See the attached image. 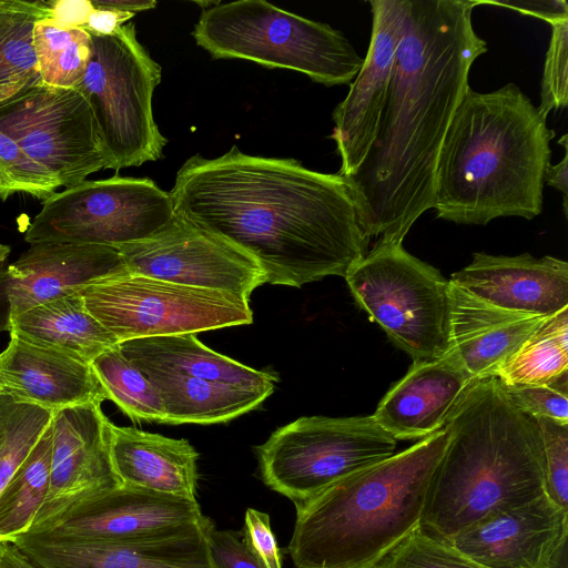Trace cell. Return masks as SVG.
I'll return each instance as SVG.
<instances>
[{"instance_id": "32", "label": "cell", "mask_w": 568, "mask_h": 568, "mask_svg": "<svg viewBox=\"0 0 568 568\" xmlns=\"http://www.w3.org/2000/svg\"><path fill=\"white\" fill-rule=\"evenodd\" d=\"M33 49L43 84L74 89L90 59L91 37L82 28H61L44 18L34 24Z\"/></svg>"}, {"instance_id": "24", "label": "cell", "mask_w": 568, "mask_h": 568, "mask_svg": "<svg viewBox=\"0 0 568 568\" xmlns=\"http://www.w3.org/2000/svg\"><path fill=\"white\" fill-rule=\"evenodd\" d=\"M109 449L120 486L196 499L199 453L186 439L111 423Z\"/></svg>"}, {"instance_id": "20", "label": "cell", "mask_w": 568, "mask_h": 568, "mask_svg": "<svg viewBox=\"0 0 568 568\" xmlns=\"http://www.w3.org/2000/svg\"><path fill=\"white\" fill-rule=\"evenodd\" d=\"M497 307L550 316L568 307V263L554 256L473 254L449 280Z\"/></svg>"}, {"instance_id": "41", "label": "cell", "mask_w": 568, "mask_h": 568, "mask_svg": "<svg viewBox=\"0 0 568 568\" xmlns=\"http://www.w3.org/2000/svg\"><path fill=\"white\" fill-rule=\"evenodd\" d=\"M480 4L504 7L520 13L542 19L552 24L568 19V3L564 0H511V1H479Z\"/></svg>"}, {"instance_id": "43", "label": "cell", "mask_w": 568, "mask_h": 568, "mask_svg": "<svg viewBox=\"0 0 568 568\" xmlns=\"http://www.w3.org/2000/svg\"><path fill=\"white\" fill-rule=\"evenodd\" d=\"M133 17L134 13L131 12L106 8H93L82 29L93 34L111 36Z\"/></svg>"}, {"instance_id": "16", "label": "cell", "mask_w": 568, "mask_h": 568, "mask_svg": "<svg viewBox=\"0 0 568 568\" xmlns=\"http://www.w3.org/2000/svg\"><path fill=\"white\" fill-rule=\"evenodd\" d=\"M213 521L205 519L162 537L105 541L24 534L13 542L42 568H216L207 540Z\"/></svg>"}, {"instance_id": "46", "label": "cell", "mask_w": 568, "mask_h": 568, "mask_svg": "<svg viewBox=\"0 0 568 568\" xmlns=\"http://www.w3.org/2000/svg\"><path fill=\"white\" fill-rule=\"evenodd\" d=\"M93 8L114 9L123 12H140L156 7L153 0H91Z\"/></svg>"}, {"instance_id": "42", "label": "cell", "mask_w": 568, "mask_h": 568, "mask_svg": "<svg viewBox=\"0 0 568 568\" xmlns=\"http://www.w3.org/2000/svg\"><path fill=\"white\" fill-rule=\"evenodd\" d=\"M51 9L49 18L61 28H82L93 10L91 0H57L48 1Z\"/></svg>"}, {"instance_id": "40", "label": "cell", "mask_w": 568, "mask_h": 568, "mask_svg": "<svg viewBox=\"0 0 568 568\" xmlns=\"http://www.w3.org/2000/svg\"><path fill=\"white\" fill-rule=\"evenodd\" d=\"M207 540L216 568H264L237 532L216 529L212 524Z\"/></svg>"}, {"instance_id": "30", "label": "cell", "mask_w": 568, "mask_h": 568, "mask_svg": "<svg viewBox=\"0 0 568 568\" xmlns=\"http://www.w3.org/2000/svg\"><path fill=\"white\" fill-rule=\"evenodd\" d=\"M52 452L51 424L0 493V541L30 531L47 497Z\"/></svg>"}, {"instance_id": "47", "label": "cell", "mask_w": 568, "mask_h": 568, "mask_svg": "<svg viewBox=\"0 0 568 568\" xmlns=\"http://www.w3.org/2000/svg\"><path fill=\"white\" fill-rule=\"evenodd\" d=\"M10 253V247L8 245L0 244V267L6 261Z\"/></svg>"}, {"instance_id": "15", "label": "cell", "mask_w": 568, "mask_h": 568, "mask_svg": "<svg viewBox=\"0 0 568 568\" xmlns=\"http://www.w3.org/2000/svg\"><path fill=\"white\" fill-rule=\"evenodd\" d=\"M372 37L363 65L345 99L335 108L332 139L349 176L367 155L378 131L386 101L407 0H371Z\"/></svg>"}, {"instance_id": "13", "label": "cell", "mask_w": 568, "mask_h": 568, "mask_svg": "<svg viewBox=\"0 0 568 568\" xmlns=\"http://www.w3.org/2000/svg\"><path fill=\"white\" fill-rule=\"evenodd\" d=\"M129 273L250 300L265 283L258 263L224 239L175 219L154 235L116 246Z\"/></svg>"}, {"instance_id": "26", "label": "cell", "mask_w": 568, "mask_h": 568, "mask_svg": "<svg viewBox=\"0 0 568 568\" xmlns=\"http://www.w3.org/2000/svg\"><path fill=\"white\" fill-rule=\"evenodd\" d=\"M3 328L10 336L89 364L119 344L118 338L88 311L79 293L16 315Z\"/></svg>"}, {"instance_id": "31", "label": "cell", "mask_w": 568, "mask_h": 568, "mask_svg": "<svg viewBox=\"0 0 568 568\" xmlns=\"http://www.w3.org/2000/svg\"><path fill=\"white\" fill-rule=\"evenodd\" d=\"M90 366L105 399L112 400L133 422L165 423L161 397L149 377L119 349L118 344Z\"/></svg>"}, {"instance_id": "36", "label": "cell", "mask_w": 568, "mask_h": 568, "mask_svg": "<svg viewBox=\"0 0 568 568\" xmlns=\"http://www.w3.org/2000/svg\"><path fill=\"white\" fill-rule=\"evenodd\" d=\"M542 444L545 494L568 510V424L534 418Z\"/></svg>"}, {"instance_id": "10", "label": "cell", "mask_w": 568, "mask_h": 568, "mask_svg": "<svg viewBox=\"0 0 568 568\" xmlns=\"http://www.w3.org/2000/svg\"><path fill=\"white\" fill-rule=\"evenodd\" d=\"M88 311L120 342L248 325V301L125 272L79 292Z\"/></svg>"}, {"instance_id": "12", "label": "cell", "mask_w": 568, "mask_h": 568, "mask_svg": "<svg viewBox=\"0 0 568 568\" xmlns=\"http://www.w3.org/2000/svg\"><path fill=\"white\" fill-rule=\"evenodd\" d=\"M0 131L65 189L105 169L91 108L77 89H22L0 102Z\"/></svg>"}, {"instance_id": "5", "label": "cell", "mask_w": 568, "mask_h": 568, "mask_svg": "<svg viewBox=\"0 0 568 568\" xmlns=\"http://www.w3.org/2000/svg\"><path fill=\"white\" fill-rule=\"evenodd\" d=\"M446 426L326 488L296 509L287 551L296 568H371L418 526Z\"/></svg>"}, {"instance_id": "48", "label": "cell", "mask_w": 568, "mask_h": 568, "mask_svg": "<svg viewBox=\"0 0 568 568\" xmlns=\"http://www.w3.org/2000/svg\"><path fill=\"white\" fill-rule=\"evenodd\" d=\"M0 392H1V386H0Z\"/></svg>"}, {"instance_id": "17", "label": "cell", "mask_w": 568, "mask_h": 568, "mask_svg": "<svg viewBox=\"0 0 568 568\" xmlns=\"http://www.w3.org/2000/svg\"><path fill=\"white\" fill-rule=\"evenodd\" d=\"M128 272L115 246L39 242L0 272L6 323L40 304L79 293L100 280Z\"/></svg>"}, {"instance_id": "35", "label": "cell", "mask_w": 568, "mask_h": 568, "mask_svg": "<svg viewBox=\"0 0 568 568\" xmlns=\"http://www.w3.org/2000/svg\"><path fill=\"white\" fill-rule=\"evenodd\" d=\"M60 186L57 179L31 160L0 131V200L17 192L45 200Z\"/></svg>"}, {"instance_id": "7", "label": "cell", "mask_w": 568, "mask_h": 568, "mask_svg": "<svg viewBox=\"0 0 568 568\" xmlns=\"http://www.w3.org/2000/svg\"><path fill=\"white\" fill-rule=\"evenodd\" d=\"M89 34L90 59L74 89L91 108L105 169L158 161L166 144L152 111L161 67L139 42L132 22L111 36Z\"/></svg>"}, {"instance_id": "8", "label": "cell", "mask_w": 568, "mask_h": 568, "mask_svg": "<svg viewBox=\"0 0 568 568\" xmlns=\"http://www.w3.org/2000/svg\"><path fill=\"white\" fill-rule=\"evenodd\" d=\"M369 416L301 417L255 447L263 483L298 509L335 483L395 454Z\"/></svg>"}, {"instance_id": "22", "label": "cell", "mask_w": 568, "mask_h": 568, "mask_svg": "<svg viewBox=\"0 0 568 568\" xmlns=\"http://www.w3.org/2000/svg\"><path fill=\"white\" fill-rule=\"evenodd\" d=\"M473 382L448 354L415 362L372 416L396 440L424 438L445 426Z\"/></svg>"}, {"instance_id": "18", "label": "cell", "mask_w": 568, "mask_h": 568, "mask_svg": "<svg viewBox=\"0 0 568 568\" xmlns=\"http://www.w3.org/2000/svg\"><path fill=\"white\" fill-rule=\"evenodd\" d=\"M568 534V510L546 494L486 517L450 545L486 568H552Z\"/></svg>"}, {"instance_id": "38", "label": "cell", "mask_w": 568, "mask_h": 568, "mask_svg": "<svg viewBox=\"0 0 568 568\" xmlns=\"http://www.w3.org/2000/svg\"><path fill=\"white\" fill-rule=\"evenodd\" d=\"M503 386L515 406L529 417L568 424V375L547 384Z\"/></svg>"}, {"instance_id": "29", "label": "cell", "mask_w": 568, "mask_h": 568, "mask_svg": "<svg viewBox=\"0 0 568 568\" xmlns=\"http://www.w3.org/2000/svg\"><path fill=\"white\" fill-rule=\"evenodd\" d=\"M568 375V307L546 317L497 372L504 385L547 384Z\"/></svg>"}, {"instance_id": "6", "label": "cell", "mask_w": 568, "mask_h": 568, "mask_svg": "<svg viewBox=\"0 0 568 568\" xmlns=\"http://www.w3.org/2000/svg\"><path fill=\"white\" fill-rule=\"evenodd\" d=\"M203 9L192 36L213 59L288 69L327 87L352 83L363 65L341 31L267 1L217 2Z\"/></svg>"}, {"instance_id": "19", "label": "cell", "mask_w": 568, "mask_h": 568, "mask_svg": "<svg viewBox=\"0 0 568 568\" xmlns=\"http://www.w3.org/2000/svg\"><path fill=\"white\" fill-rule=\"evenodd\" d=\"M205 517L196 499L119 486L84 504L50 529L36 534L105 541L139 540L187 530Z\"/></svg>"}, {"instance_id": "33", "label": "cell", "mask_w": 568, "mask_h": 568, "mask_svg": "<svg viewBox=\"0 0 568 568\" xmlns=\"http://www.w3.org/2000/svg\"><path fill=\"white\" fill-rule=\"evenodd\" d=\"M52 415L0 392V493L50 426Z\"/></svg>"}, {"instance_id": "28", "label": "cell", "mask_w": 568, "mask_h": 568, "mask_svg": "<svg viewBox=\"0 0 568 568\" xmlns=\"http://www.w3.org/2000/svg\"><path fill=\"white\" fill-rule=\"evenodd\" d=\"M50 17L48 1L0 0V102L41 82L33 28Z\"/></svg>"}, {"instance_id": "23", "label": "cell", "mask_w": 568, "mask_h": 568, "mask_svg": "<svg viewBox=\"0 0 568 568\" xmlns=\"http://www.w3.org/2000/svg\"><path fill=\"white\" fill-rule=\"evenodd\" d=\"M1 392L52 413L105 400L89 363L10 336L0 354Z\"/></svg>"}, {"instance_id": "11", "label": "cell", "mask_w": 568, "mask_h": 568, "mask_svg": "<svg viewBox=\"0 0 568 568\" xmlns=\"http://www.w3.org/2000/svg\"><path fill=\"white\" fill-rule=\"evenodd\" d=\"M175 219L169 192L148 178L83 181L42 201L26 242L119 246L145 240Z\"/></svg>"}, {"instance_id": "39", "label": "cell", "mask_w": 568, "mask_h": 568, "mask_svg": "<svg viewBox=\"0 0 568 568\" xmlns=\"http://www.w3.org/2000/svg\"><path fill=\"white\" fill-rule=\"evenodd\" d=\"M242 537L264 568H282L281 550L266 513L247 508Z\"/></svg>"}, {"instance_id": "34", "label": "cell", "mask_w": 568, "mask_h": 568, "mask_svg": "<svg viewBox=\"0 0 568 568\" xmlns=\"http://www.w3.org/2000/svg\"><path fill=\"white\" fill-rule=\"evenodd\" d=\"M371 568H486L448 542L423 532L418 526Z\"/></svg>"}, {"instance_id": "45", "label": "cell", "mask_w": 568, "mask_h": 568, "mask_svg": "<svg viewBox=\"0 0 568 568\" xmlns=\"http://www.w3.org/2000/svg\"><path fill=\"white\" fill-rule=\"evenodd\" d=\"M0 568H42L30 560L13 542L0 541Z\"/></svg>"}, {"instance_id": "37", "label": "cell", "mask_w": 568, "mask_h": 568, "mask_svg": "<svg viewBox=\"0 0 568 568\" xmlns=\"http://www.w3.org/2000/svg\"><path fill=\"white\" fill-rule=\"evenodd\" d=\"M551 28L538 106L545 116L568 104V19L552 23Z\"/></svg>"}, {"instance_id": "9", "label": "cell", "mask_w": 568, "mask_h": 568, "mask_svg": "<svg viewBox=\"0 0 568 568\" xmlns=\"http://www.w3.org/2000/svg\"><path fill=\"white\" fill-rule=\"evenodd\" d=\"M355 302L415 362L443 357L449 281L403 243L376 242L344 277Z\"/></svg>"}, {"instance_id": "25", "label": "cell", "mask_w": 568, "mask_h": 568, "mask_svg": "<svg viewBox=\"0 0 568 568\" xmlns=\"http://www.w3.org/2000/svg\"><path fill=\"white\" fill-rule=\"evenodd\" d=\"M118 347L139 368L203 378L266 396L278 382L272 371H257L222 355L206 347L195 334L129 339L120 342Z\"/></svg>"}, {"instance_id": "14", "label": "cell", "mask_w": 568, "mask_h": 568, "mask_svg": "<svg viewBox=\"0 0 568 568\" xmlns=\"http://www.w3.org/2000/svg\"><path fill=\"white\" fill-rule=\"evenodd\" d=\"M110 425L98 402L53 413L49 490L30 534L50 529L120 486L110 458Z\"/></svg>"}, {"instance_id": "44", "label": "cell", "mask_w": 568, "mask_h": 568, "mask_svg": "<svg viewBox=\"0 0 568 568\" xmlns=\"http://www.w3.org/2000/svg\"><path fill=\"white\" fill-rule=\"evenodd\" d=\"M558 143L564 146L565 155L557 164H549L544 174V183L555 187L562 193L564 212L567 215V196H568V135L564 134Z\"/></svg>"}, {"instance_id": "27", "label": "cell", "mask_w": 568, "mask_h": 568, "mask_svg": "<svg viewBox=\"0 0 568 568\" xmlns=\"http://www.w3.org/2000/svg\"><path fill=\"white\" fill-rule=\"evenodd\" d=\"M156 388L165 423L220 424L262 405L265 394L155 368H140Z\"/></svg>"}, {"instance_id": "2", "label": "cell", "mask_w": 568, "mask_h": 568, "mask_svg": "<svg viewBox=\"0 0 568 568\" xmlns=\"http://www.w3.org/2000/svg\"><path fill=\"white\" fill-rule=\"evenodd\" d=\"M478 0H407L376 138L346 179L368 240L403 243L435 197L444 138L487 51L474 30Z\"/></svg>"}, {"instance_id": "21", "label": "cell", "mask_w": 568, "mask_h": 568, "mask_svg": "<svg viewBox=\"0 0 568 568\" xmlns=\"http://www.w3.org/2000/svg\"><path fill=\"white\" fill-rule=\"evenodd\" d=\"M546 317L497 307L449 281L445 354L453 356L473 381L495 377Z\"/></svg>"}, {"instance_id": "4", "label": "cell", "mask_w": 568, "mask_h": 568, "mask_svg": "<svg viewBox=\"0 0 568 568\" xmlns=\"http://www.w3.org/2000/svg\"><path fill=\"white\" fill-rule=\"evenodd\" d=\"M449 439L418 527L445 542L478 521L545 494L542 444L497 377L471 383L448 417Z\"/></svg>"}, {"instance_id": "3", "label": "cell", "mask_w": 568, "mask_h": 568, "mask_svg": "<svg viewBox=\"0 0 568 568\" xmlns=\"http://www.w3.org/2000/svg\"><path fill=\"white\" fill-rule=\"evenodd\" d=\"M515 83L465 92L439 152L433 209L445 221L486 225L542 211L555 131Z\"/></svg>"}, {"instance_id": "1", "label": "cell", "mask_w": 568, "mask_h": 568, "mask_svg": "<svg viewBox=\"0 0 568 568\" xmlns=\"http://www.w3.org/2000/svg\"><path fill=\"white\" fill-rule=\"evenodd\" d=\"M169 193L179 219L246 252L272 285L345 277L367 254L348 180L294 159L248 155L236 145L214 159L195 154Z\"/></svg>"}]
</instances>
